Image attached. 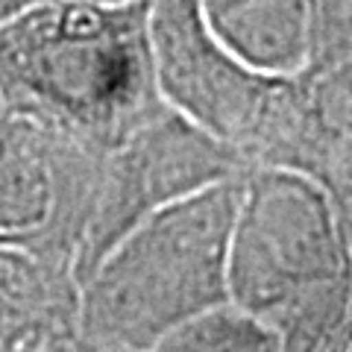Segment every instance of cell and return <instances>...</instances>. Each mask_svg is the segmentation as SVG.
I'll list each match as a JSON object with an SVG mask.
<instances>
[{"mask_svg": "<svg viewBox=\"0 0 352 352\" xmlns=\"http://www.w3.org/2000/svg\"><path fill=\"white\" fill-rule=\"evenodd\" d=\"M150 0H53L0 27V97L59 153L103 159L156 115Z\"/></svg>", "mask_w": 352, "mask_h": 352, "instance_id": "6da1fadb", "label": "cell"}, {"mask_svg": "<svg viewBox=\"0 0 352 352\" xmlns=\"http://www.w3.org/2000/svg\"><path fill=\"white\" fill-rule=\"evenodd\" d=\"M241 200L244 185L220 176L141 217L82 282L80 349H159L182 323L232 300Z\"/></svg>", "mask_w": 352, "mask_h": 352, "instance_id": "7a4b0ae2", "label": "cell"}, {"mask_svg": "<svg viewBox=\"0 0 352 352\" xmlns=\"http://www.w3.org/2000/svg\"><path fill=\"white\" fill-rule=\"evenodd\" d=\"M349 276L340 226L311 179L270 170L244 185L229 252L232 302L282 340L326 332L346 308Z\"/></svg>", "mask_w": 352, "mask_h": 352, "instance_id": "3957f363", "label": "cell"}, {"mask_svg": "<svg viewBox=\"0 0 352 352\" xmlns=\"http://www.w3.org/2000/svg\"><path fill=\"white\" fill-rule=\"evenodd\" d=\"M150 44L162 100L226 144L256 141L282 106V80L235 56L208 27L203 0H150Z\"/></svg>", "mask_w": 352, "mask_h": 352, "instance_id": "277c9868", "label": "cell"}, {"mask_svg": "<svg viewBox=\"0 0 352 352\" xmlns=\"http://www.w3.org/2000/svg\"><path fill=\"white\" fill-rule=\"evenodd\" d=\"M74 256L41 235H0V349H80Z\"/></svg>", "mask_w": 352, "mask_h": 352, "instance_id": "5b68a950", "label": "cell"}, {"mask_svg": "<svg viewBox=\"0 0 352 352\" xmlns=\"http://www.w3.org/2000/svg\"><path fill=\"white\" fill-rule=\"evenodd\" d=\"M56 203V147L0 97V235H32L47 229Z\"/></svg>", "mask_w": 352, "mask_h": 352, "instance_id": "8992f818", "label": "cell"}, {"mask_svg": "<svg viewBox=\"0 0 352 352\" xmlns=\"http://www.w3.org/2000/svg\"><path fill=\"white\" fill-rule=\"evenodd\" d=\"M214 36L264 74H288L305 56V0H203Z\"/></svg>", "mask_w": 352, "mask_h": 352, "instance_id": "52a82bcc", "label": "cell"}, {"mask_svg": "<svg viewBox=\"0 0 352 352\" xmlns=\"http://www.w3.org/2000/svg\"><path fill=\"white\" fill-rule=\"evenodd\" d=\"M282 338L238 302L208 308L162 340L159 349H276Z\"/></svg>", "mask_w": 352, "mask_h": 352, "instance_id": "ba28073f", "label": "cell"}, {"mask_svg": "<svg viewBox=\"0 0 352 352\" xmlns=\"http://www.w3.org/2000/svg\"><path fill=\"white\" fill-rule=\"evenodd\" d=\"M24 3H27V9H30V6H36V3H53V0H24Z\"/></svg>", "mask_w": 352, "mask_h": 352, "instance_id": "9c48e42d", "label": "cell"}]
</instances>
